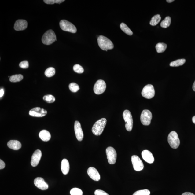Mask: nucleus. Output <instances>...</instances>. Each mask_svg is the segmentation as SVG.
<instances>
[{"label": "nucleus", "mask_w": 195, "mask_h": 195, "mask_svg": "<svg viewBox=\"0 0 195 195\" xmlns=\"http://www.w3.org/2000/svg\"><path fill=\"white\" fill-rule=\"evenodd\" d=\"M98 43L99 47L103 50L112 49L114 47L112 42L103 35L99 36L98 38Z\"/></svg>", "instance_id": "1"}, {"label": "nucleus", "mask_w": 195, "mask_h": 195, "mask_svg": "<svg viewBox=\"0 0 195 195\" xmlns=\"http://www.w3.org/2000/svg\"><path fill=\"white\" fill-rule=\"evenodd\" d=\"M106 123V119L105 118L97 121L92 127V131L93 134L95 136H100L104 130Z\"/></svg>", "instance_id": "2"}, {"label": "nucleus", "mask_w": 195, "mask_h": 195, "mask_svg": "<svg viewBox=\"0 0 195 195\" xmlns=\"http://www.w3.org/2000/svg\"><path fill=\"white\" fill-rule=\"evenodd\" d=\"M57 41L56 35L52 30L47 31L43 35L42 41L44 44L50 45Z\"/></svg>", "instance_id": "3"}, {"label": "nucleus", "mask_w": 195, "mask_h": 195, "mask_svg": "<svg viewBox=\"0 0 195 195\" xmlns=\"http://www.w3.org/2000/svg\"><path fill=\"white\" fill-rule=\"evenodd\" d=\"M168 141L170 146L173 149H176L179 146V138H178V134L174 131H172L169 134Z\"/></svg>", "instance_id": "4"}, {"label": "nucleus", "mask_w": 195, "mask_h": 195, "mask_svg": "<svg viewBox=\"0 0 195 195\" xmlns=\"http://www.w3.org/2000/svg\"><path fill=\"white\" fill-rule=\"evenodd\" d=\"M123 117L125 122V127L129 132L132 131L133 126V120L130 111L125 110L123 113Z\"/></svg>", "instance_id": "5"}, {"label": "nucleus", "mask_w": 195, "mask_h": 195, "mask_svg": "<svg viewBox=\"0 0 195 195\" xmlns=\"http://www.w3.org/2000/svg\"><path fill=\"white\" fill-rule=\"evenodd\" d=\"M60 26L63 31L75 33L77 32L76 28L73 24L66 20H61L59 23Z\"/></svg>", "instance_id": "6"}, {"label": "nucleus", "mask_w": 195, "mask_h": 195, "mask_svg": "<svg viewBox=\"0 0 195 195\" xmlns=\"http://www.w3.org/2000/svg\"><path fill=\"white\" fill-rule=\"evenodd\" d=\"M141 94L145 98L150 99L153 98L155 94L154 86L151 84L146 85L143 89Z\"/></svg>", "instance_id": "7"}, {"label": "nucleus", "mask_w": 195, "mask_h": 195, "mask_svg": "<svg viewBox=\"0 0 195 195\" xmlns=\"http://www.w3.org/2000/svg\"><path fill=\"white\" fill-rule=\"evenodd\" d=\"M152 118V114L150 111L148 109H145L142 111L140 117L141 121L142 124L145 126L150 124Z\"/></svg>", "instance_id": "8"}, {"label": "nucleus", "mask_w": 195, "mask_h": 195, "mask_svg": "<svg viewBox=\"0 0 195 195\" xmlns=\"http://www.w3.org/2000/svg\"><path fill=\"white\" fill-rule=\"evenodd\" d=\"M106 153L109 164H115L117 159V153L115 149L113 147H109L106 149Z\"/></svg>", "instance_id": "9"}, {"label": "nucleus", "mask_w": 195, "mask_h": 195, "mask_svg": "<svg viewBox=\"0 0 195 195\" xmlns=\"http://www.w3.org/2000/svg\"><path fill=\"white\" fill-rule=\"evenodd\" d=\"M106 88V85L105 81L102 79H99L95 83L93 89L95 94L99 95L104 93Z\"/></svg>", "instance_id": "10"}, {"label": "nucleus", "mask_w": 195, "mask_h": 195, "mask_svg": "<svg viewBox=\"0 0 195 195\" xmlns=\"http://www.w3.org/2000/svg\"><path fill=\"white\" fill-rule=\"evenodd\" d=\"M133 168L135 171H140L144 168V164L140 158L138 156L134 155L131 158Z\"/></svg>", "instance_id": "11"}, {"label": "nucleus", "mask_w": 195, "mask_h": 195, "mask_svg": "<svg viewBox=\"0 0 195 195\" xmlns=\"http://www.w3.org/2000/svg\"><path fill=\"white\" fill-rule=\"evenodd\" d=\"M47 114V111L44 109L40 107H35L31 109L29 112L30 116L35 117H42Z\"/></svg>", "instance_id": "12"}, {"label": "nucleus", "mask_w": 195, "mask_h": 195, "mask_svg": "<svg viewBox=\"0 0 195 195\" xmlns=\"http://www.w3.org/2000/svg\"><path fill=\"white\" fill-rule=\"evenodd\" d=\"M75 131L76 138L79 141H82L83 138V133L80 123L78 121L75 123Z\"/></svg>", "instance_id": "13"}, {"label": "nucleus", "mask_w": 195, "mask_h": 195, "mask_svg": "<svg viewBox=\"0 0 195 195\" xmlns=\"http://www.w3.org/2000/svg\"><path fill=\"white\" fill-rule=\"evenodd\" d=\"M42 156V153L40 150H37L35 151L31 157V164L32 166L35 167L38 165Z\"/></svg>", "instance_id": "14"}, {"label": "nucleus", "mask_w": 195, "mask_h": 195, "mask_svg": "<svg viewBox=\"0 0 195 195\" xmlns=\"http://www.w3.org/2000/svg\"><path fill=\"white\" fill-rule=\"evenodd\" d=\"M87 173L89 176L93 180L99 181L100 180V175L96 168L90 167L87 170Z\"/></svg>", "instance_id": "15"}, {"label": "nucleus", "mask_w": 195, "mask_h": 195, "mask_svg": "<svg viewBox=\"0 0 195 195\" xmlns=\"http://www.w3.org/2000/svg\"><path fill=\"white\" fill-rule=\"evenodd\" d=\"M35 186L41 190H46L48 188L49 186L43 179L41 178H37L34 180Z\"/></svg>", "instance_id": "16"}, {"label": "nucleus", "mask_w": 195, "mask_h": 195, "mask_svg": "<svg viewBox=\"0 0 195 195\" xmlns=\"http://www.w3.org/2000/svg\"><path fill=\"white\" fill-rule=\"evenodd\" d=\"M27 27V21L24 20L20 19L16 21L14 28L17 31H21L26 29Z\"/></svg>", "instance_id": "17"}, {"label": "nucleus", "mask_w": 195, "mask_h": 195, "mask_svg": "<svg viewBox=\"0 0 195 195\" xmlns=\"http://www.w3.org/2000/svg\"><path fill=\"white\" fill-rule=\"evenodd\" d=\"M142 158L145 162L152 164L154 162V158L152 153L148 150H144L142 152Z\"/></svg>", "instance_id": "18"}, {"label": "nucleus", "mask_w": 195, "mask_h": 195, "mask_svg": "<svg viewBox=\"0 0 195 195\" xmlns=\"http://www.w3.org/2000/svg\"><path fill=\"white\" fill-rule=\"evenodd\" d=\"M7 146L9 148L13 150H18L21 148V144L18 141L12 140L8 142Z\"/></svg>", "instance_id": "19"}, {"label": "nucleus", "mask_w": 195, "mask_h": 195, "mask_svg": "<svg viewBox=\"0 0 195 195\" xmlns=\"http://www.w3.org/2000/svg\"><path fill=\"white\" fill-rule=\"evenodd\" d=\"M61 169L63 174H68L69 170V164L68 161L67 159H63L61 161Z\"/></svg>", "instance_id": "20"}, {"label": "nucleus", "mask_w": 195, "mask_h": 195, "mask_svg": "<svg viewBox=\"0 0 195 195\" xmlns=\"http://www.w3.org/2000/svg\"><path fill=\"white\" fill-rule=\"evenodd\" d=\"M39 136L42 140L45 142H47L50 140L51 136L50 133L47 130H43L39 133Z\"/></svg>", "instance_id": "21"}, {"label": "nucleus", "mask_w": 195, "mask_h": 195, "mask_svg": "<svg viewBox=\"0 0 195 195\" xmlns=\"http://www.w3.org/2000/svg\"><path fill=\"white\" fill-rule=\"evenodd\" d=\"M167 47V45L164 43H159L156 45L157 52L159 53L164 52Z\"/></svg>", "instance_id": "22"}, {"label": "nucleus", "mask_w": 195, "mask_h": 195, "mask_svg": "<svg viewBox=\"0 0 195 195\" xmlns=\"http://www.w3.org/2000/svg\"><path fill=\"white\" fill-rule=\"evenodd\" d=\"M186 62V60L184 59L177 60L170 63L171 67H176L182 66Z\"/></svg>", "instance_id": "23"}, {"label": "nucleus", "mask_w": 195, "mask_h": 195, "mask_svg": "<svg viewBox=\"0 0 195 195\" xmlns=\"http://www.w3.org/2000/svg\"><path fill=\"white\" fill-rule=\"evenodd\" d=\"M120 29L126 34L129 35H132L133 34L132 31L127 25L124 23H121L120 25Z\"/></svg>", "instance_id": "24"}, {"label": "nucleus", "mask_w": 195, "mask_h": 195, "mask_svg": "<svg viewBox=\"0 0 195 195\" xmlns=\"http://www.w3.org/2000/svg\"><path fill=\"white\" fill-rule=\"evenodd\" d=\"M161 17L160 15L157 14L153 17L150 21V25L152 26H156L158 24L160 21Z\"/></svg>", "instance_id": "25"}, {"label": "nucleus", "mask_w": 195, "mask_h": 195, "mask_svg": "<svg viewBox=\"0 0 195 195\" xmlns=\"http://www.w3.org/2000/svg\"><path fill=\"white\" fill-rule=\"evenodd\" d=\"M23 79V76L21 74L12 75L9 78V81L12 83H17Z\"/></svg>", "instance_id": "26"}, {"label": "nucleus", "mask_w": 195, "mask_h": 195, "mask_svg": "<svg viewBox=\"0 0 195 195\" xmlns=\"http://www.w3.org/2000/svg\"><path fill=\"white\" fill-rule=\"evenodd\" d=\"M171 23V18L170 17H167L160 23V26L164 28L168 27Z\"/></svg>", "instance_id": "27"}, {"label": "nucleus", "mask_w": 195, "mask_h": 195, "mask_svg": "<svg viewBox=\"0 0 195 195\" xmlns=\"http://www.w3.org/2000/svg\"><path fill=\"white\" fill-rule=\"evenodd\" d=\"M55 73V69L53 67H49L45 72V74L46 77H50L54 75Z\"/></svg>", "instance_id": "28"}, {"label": "nucleus", "mask_w": 195, "mask_h": 195, "mask_svg": "<svg viewBox=\"0 0 195 195\" xmlns=\"http://www.w3.org/2000/svg\"><path fill=\"white\" fill-rule=\"evenodd\" d=\"M43 99L48 103H53L54 102L55 99L54 96L51 95H45L43 97Z\"/></svg>", "instance_id": "29"}, {"label": "nucleus", "mask_w": 195, "mask_h": 195, "mask_svg": "<svg viewBox=\"0 0 195 195\" xmlns=\"http://www.w3.org/2000/svg\"><path fill=\"white\" fill-rule=\"evenodd\" d=\"M69 87L72 92L73 93L77 92L79 89V85L75 83H71L69 85Z\"/></svg>", "instance_id": "30"}, {"label": "nucleus", "mask_w": 195, "mask_h": 195, "mask_svg": "<svg viewBox=\"0 0 195 195\" xmlns=\"http://www.w3.org/2000/svg\"><path fill=\"white\" fill-rule=\"evenodd\" d=\"M150 192L148 189L141 190L137 191L133 195H150Z\"/></svg>", "instance_id": "31"}, {"label": "nucleus", "mask_w": 195, "mask_h": 195, "mask_svg": "<svg viewBox=\"0 0 195 195\" xmlns=\"http://www.w3.org/2000/svg\"><path fill=\"white\" fill-rule=\"evenodd\" d=\"M73 69L75 72L79 73V74H81L84 72V69H83V67L79 64L74 65L73 67Z\"/></svg>", "instance_id": "32"}, {"label": "nucleus", "mask_w": 195, "mask_h": 195, "mask_svg": "<svg viewBox=\"0 0 195 195\" xmlns=\"http://www.w3.org/2000/svg\"><path fill=\"white\" fill-rule=\"evenodd\" d=\"M71 195H83V192L82 190L78 188H73L71 190Z\"/></svg>", "instance_id": "33"}, {"label": "nucleus", "mask_w": 195, "mask_h": 195, "mask_svg": "<svg viewBox=\"0 0 195 195\" xmlns=\"http://www.w3.org/2000/svg\"><path fill=\"white\" fill-rule=\"evenodd\" d=\"M44 2L45 3L48 5H53L56 3L60 4L65 1L64 0H44Z\"/></svg>", "instance_id": "34"}, {"label": "nucleus", "mask_w": 195, "mask_h": 195, "mask_svg": "<svg viewBox=\"0 0 195 195\" xmlns=\"http://www.w3.org/2000/svg\"><path fill=\"white\" fill-rule=\"evenodd\" d=\"M19 66L23 69H27L29 67V63L27 61H21L19 64Z\"/></svg>", "instance_id": "35"}, {"label": "nucleus", "mask_w": 195, "mask_h": 195, "mask_svg": "<svg viewBox=\"0 0 195 195\" xmlns=\"http://www.w3.org/2000/svg\"><path fill=\"white\" fill-rule=\"evenodd\" d=\"M95 195H109L104 191L101 190H97L94 192Z\"/></svg>", "instance_id": "36"}, {"label": "nucleus", "mask_w": 195, "mask_h": 195, "mask_svg": "<svg viewBox=\"0 0 195 195\" xmlns=\"http://www.w3.org/2000/svg\"><path fill=\"white\" fill-rule=\"evenodd\" d=\"M5 164L3 161L1 160H0V169L2 170L5 168Z\"/></svg>", "instance_id": "37"}, {"label": "nucleus", "mask_w": 195, "mask_h": 195, "mask_svg": "<svg viewBox=\"0 0 195 195\" xmlns=\"http://www.w3.org/2000/svg\"><path fill=\"white\" fill-rule=\"evenodd\" d=\"M4 94V89H1V90H0V97H1V98L3 96Z\"/></svg>", "instance_id": "38"}, {"label": "nucleus", "mask_w": 195, "mask_h": 195, "mask_svg": "<svg viewBox=\"0 0 195 195\" xmlns=\"http://www.w3.org/2000/svg\"><path fill=\"white\" fill-rule=\"evenodd\" d=\"M182 195H195L192 193L190 192H185L183 193Z\"/></svg>", "instance_id": "39"}, {"label": "nucleus", "mask_w": 195, "mask_h": 195, "mask_svg": "<svg viewBox=\"0 0 195 195\" xmlns=\"http://www.w3.org/2000/svg\"><path fill=\"white\" fill-rule=\"evenodd\" d=\"M193 89L194 91H195V81L193 85Z\"/></svg>", "instance_id": "40"}, {"label": "nucleus", "mask_w": 195, "mask_h": 195, "mask_svg": "<svg viewBox=\"0 0 195 195\" xmlns=\"http://www.w3.org/2000/svg\"><path fill=\"white\" fill-rule=\"evenodd\" d=\"M192 121L193 122V123L194 124H195V116L193 117Z\"/></svg>", "instance_id": "41"}, {"label": "nucleus", "mask_w": 195, "mask_h": 195, "mask_svg": "<svg viewBox=\"0 0 195 195\" xmlns=\"http://www.w3.org/2000/svg\"><path fill=\"white\" fill-rule=\"evenodd\" d=\"M167 2L170 3L174 1V0H167L166 1Z\"/></svg>", "instance_id": "42"}]
</instances>
